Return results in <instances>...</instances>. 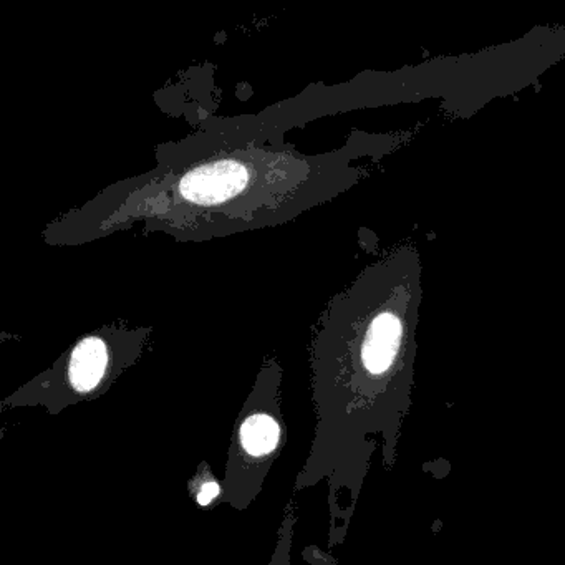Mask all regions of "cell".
I'll list each match as a JSON object with an SVG mask.
<instances>
[{
  "mask_svg": "<svg viewBox=\"0 0 565 565\" xmlns=\"http://www.w3.org/2000/svg\"><path fill=\"white\" fill-rule=\"evenodd\" d=\"M246 168L237 163H218L208 170L199 171L184 179L181 193L198 203H213L218 199L231 198L247 183Z\"/></svg>",
  "mask_w": 565,
  "mask_h": 565,
  "instance_id": "6da1fadb",
  "label": "cell"
},
{
  "mask_svg": "<svg viewBox=\"0 0 565 565\" xmlns=\"http://www.w3.org/2000/svg\"><path fill=\"white\" fill-rule=\"evenodd\" d=\"M400 337V322L392 314H383L375 319L363 347L365 367L372 373L385 372L395 358Z\"/></svg>",
  "mask_w": 565,
  "mask_h": 565,
  "instance_id": "7a4b0ae2",
  "label": "cell"
},
{
  "mask_svg": "<svg viewBox=\"0 0 565 565\" xmlns=\"http://www.w3.org/2000/svg\"><path fill=\"white\" fill-rule=\"evenodd\" d=\"M107 362V347L102 340H83L75 348L72 363H70V378H72L73 387L80 392H88L97 387L105 373Z\"/></svg>",
  "mask_w": 565,
  "mask_h": 565,
  "instance_id": "3957f363",
  "label": "cell"
},
{
  "mask_svg": "<svg viewBox=\"0 0 565 565\" xmlns=\"http://www.w3.org/2000/svg\"><path fill=\"white\" fill-rule=\"evenodd\" d=\"M279 426L271 416L254 415L242 425L241 440L247 453L254 456L271 453L279 441Z\"/></svg>",
  "mask_w": 565,
  "mask_h": 565,
  "instance_id": "277c9868",
  "label": "cell"
},
{
  "mask_svg": "<svg viewBox=\"0 0 565 565\" xmlns=\"http://www.w3.org/2000/svg\"><path fill=\"white\" fill-rule=\"evenodd\" d=\"M218 493H219L218 484L216 483L204 484L203 489H201V493H199L198 496L199 504H203V506H206V504L211 503V501H213V499L216 498V496H218Z\"/></svg>",
  "mask_w": 565,
  "mask_h": 565,
  "instance_id": "5b68a950",
  "label": "cell"
}]
</instances>
